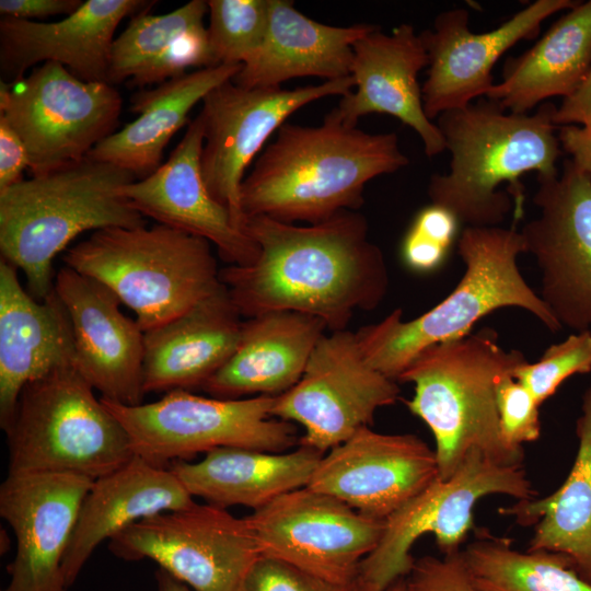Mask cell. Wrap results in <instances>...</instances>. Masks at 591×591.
<instances>
[{"instance_id":"1","label":"cell","mask_w":591,"mask_h":591,"mask_svg":"<svg viewBox=\"0 0 591 591\" xmlns=\"http://www.w3.org/2000/svg\"><path fill=\"white\" fill-rule=\"evenodd\" d=\"M243 230L256 243L257 258L220 269L242 316L293 311L336 332L347 329L356 311L375 309L387 292L384 255L356 210L304 225L251 216Z\"/></svg>"},{"instance_id":"2","label":"cell","mask_w":591,"mask_h":591,"mask_svg":"<svg viewBox=\"0 0 591 591\" xmlns=\"http://www.w3.org/2000/svg\"><path fill=\"white\" fill-rule=\"evenodd\" d=\"M409 163L395 132L345 124L335 108L318 126L285 123L241 185L244 216L306 224L363 204L364 186Z\"/></svg>"},{"instance_id":"3","label":"cell","mask_w":591,"mask_h":591,"mask_svg":"<svg viewBox=\"0 0 591 591\" xmlns=\"http://www.w3.org/2000/svg\"><path fill=\"white\" fill-rule=\"evenodd\" d=\"M557 107L543 103L531 115L503 109L480 97L438 117L437 126L451 152L450 171L433 174L428 184L432 204L449 209L465 227H499L512 208L500 190L508 182L535 171L556 174L560 155L554 116Z\"/></svg>"},{"instance_id":"4","label":"cell","mask_w":591,"mask_h":591,"mask_svg":"<svg viewBox=\"0 0 591 591\" xmlns=\"http://www.w3.org/2000/svg\"><path fill=\"white\" fill-rule=\"evenodd\" d=\"M525 362L520 350L502 348L496 331L483 328L427 347L399 374L397 382L414 384L405 404L432 432L440 478H450L472 451L523 466V449L501 438L496 384Z\"/></svg>"},{"instance_id":"5","label":"cell","mask_w":591,"mask_h":591,"mask_svg":"<svg viewBox=\"0 0 591 591\" xmlns=\"http://www.w3.org/2000/svg\"><path fill=\"white\" fill-rule=\"evenodd\" d=\"M136 179L88 155L0 192L1 258L23 270L33 298L53 291V260L82 232L146 225L119 193Z\"/></svg>"},{"instance_id":"6","label":"cell","mask_w":591,"mask_h":591,"mask_svg":"<svg viewBox=\"0 0 591 591\" xmlns=\"http://www.w3.org/2000/svg\"><path fill=\"white\" fill-rule=\"evenodd\" d=\"M457 253L465 270L441 302L410 321H404L396 309L356 332L371 367L396 381L420 351L468 335L476 322L501 308L523 309L553 333L563 328L520 273L518 257L525 253L520 232L465 227Z\"/></svg>"},{"instance_id":"7","label":"cell","mask_w":591,"mask_h":591,"mask_svg":"<svg viewBox=\"0 0 591 591\" xmlns=\"http://www.w3.org/2000/svg\"><path fill=\"white\" fill-rule=\"evenodd\" d=\"M136 313L143 332L185 313L222 286L210 242L158 223L96 230L63 256Z\"/></svg>"},{"instance_id":"8","label":"cell","mask_w":591,"mask_h":591,"mask_svg":"<svg viewBox=\"0 0 591 591\" xmlns=\"http://www.w3.org/2000/svg\"><path fill=\"white\" fill-rule=\"evenodd\" d=\"M74 364L22 390L4 431L8 474L61 473L97 479L134 455L121 424L96 398Z\"/></svg>"},{"instance_id":"9","label":"cell","mask_w":591,"mask_h":591,"mask_svg":"<svg viewBox=\"0 0 591 591\" xmlns=\"http://www.w3.org/2000/svg\"><path fill=\"white\" fill-rule=\"evenodd\" d=\"M101 401L124 427L132 452L163 467L219 448L286 452L300 440L291 422L271 415L275 396L227 399L174 390L147 404Z\"/></svg>"},{"instance_id":"10","label":"cell","mask_w":591,"mask_h":591,"mask_svg":"<svg viewBox=\"0 0 591 591\" xmlns=\"http://www.w3.org/2000/svg\"><path fill=\"white\" fill-rule=\"evenodd\" d=\"M518 500L535 498L523 466H503L470 452L448 479L438 478L385 520L375 548L359 566L361 591H386L405 578L415 561L410 551L426 534L433 535L443 555L460 552L474 529V508L489 495Z\"/></svg>"},{"instance_id":"11","label":"cell","mask_w":591,"mask_h":591,"mask_svg":"<svg viewBox=\"0 0 591 591\" xmlns=\"http://www.w3.org/2000/svg\"><path fill=\"white\" fill-rule=\"evenodd\" d=\"M121 106L114 85L83 81L53 61L0 84V116L24 142L32 175L88 157L115 132Z\"/></svg>"},{"instance_id":"12","label":"cell","mask_w":591,"mask_h":591,"mask_svg":"<svg viewBox=\"0 0 591 591\" xmlns=\"http://www.w3.org/2000/svg\"><path fill=\"white\" fill-rule=\"evenodd\" d=\"M108 548L124 560L151 559L194 591H239L260 556L245 518L196 502L135 522Z\"/></svg>"},{"instance_id":"13","label":"cell","mask_w":591,"mask_h":591,"mask_svg":"<svg viewBox=\"0 0 591 591\" xmlns=\"http://www.w3.org/2000/svg\"><path fill=\"white\" fill-rule=\"evenodd\" d=\"M398 396L397 382L368 363L356 333L341 329L320 338L299 382L275 396L271 415L301 425L300 445L324 454Z\"/></svg>"},{"instance_id":"14","label":"cell","mask_w":591,"mask_h":591,"mask_svg":"<svg viewBox=\"0 0 591 591\" xmlns=\"http://www.w3.org/2000/svg\"><path fill=\"white\" fill-rule=\"evenodd\" d=\"M351 76L292 90L243 88L232 79L212 89L201 101L204 124L201 172L211 196L224 206L234 225L244 232L241 185L244 173L268 138L289 116L316 100L351 92Z\"/></svg>"},{"instance_id":"15","label":"cell","mask_w":591,"mask_h":591,"mask_svg":"<svg viewBox=\"0 0 591 591\" xmlns=\"http://www.w3.org/2000/svg\"><path fill=\"white\" fill-rule=\"evenodd\" d=\"M244 518L260 556L337 583L356 580L385 525V520L309 487L289 491Z\"/></svg>"},{"instance_id":"16","label":"cell","mask_w":591,"mask_h":591,"mask_svg":"<svg viewBox=\"0 0 591 591\" xmlns=\"http://www.w3.org/2000/svg\"><path fill=\"white\" fill-rule=\"evenodd\" d=\"M540 216L520 231L541 273L546 308L575 332L591 329V177L571 160L563 172L537 175Z\"/></svg>"},{"instance_id":"17","label":"cell","mask_w":591,"mask_h":591,"mask_svg":"<svg viewBox=\"0 0 591 591\" xmlns=\"http://www.w3.org/2000/svg\"><path fill=\"white\" fill-rule=\"evenodd\" d=\"M439 477L436 452L422 439L367 426L322 455L306 487L386 520Z\"/></svg>"},{"instance_id":"18","label":"cell","mask_w":591,"mask_h":591,"mask_svg":"<svg viewBox=\"0 0 591 591\" xmlns=\"http://www.w3.org/2000/svg\"><path fill=\"white\" fill-rule=\"evenodd\" d=\"M571 0H537L495 30L476 34L468 28V11L453 9L437 15L433 26L420 33L429 65L421 86L430 120L485 97L495 84L491 70L513 45L535 38L541 24L554 13L570 10Z\"/></svg>"},{"instance_id":"19","label":"cell","mask_w":591,"mask_h":591,"mask_svg":"<svg viewBox=\"0 0 591 591\" xmlns=\"http://www.w3.org/2000/svg\"><path fill=\"white\" fill-rule=\"evenodd\" d=\"M92 484L74 474H8L0 486V515L14 532L16 553L1 591H67L61 565Z\"/></svg>"},{"instance_id":"20","label":"cell","mask_w":591,"mask_h":591,"mask_svg":"<svg viewBox=\"0 0 591 591\" xmlns=\"http://www.w3.org/2000/svg\"><path fill=\"white\" fill-rule=\"evenodd\" d=\"M73 334L74 367L104 399L139 405L143 390V331L120 310L105 285L68 266L55 279Z\"/></svg>"},{"instance_id":"21","label":"cell","mask_w":591,"mask_h":591,"mask_svg":"<svg viewBox=\"0 0 591 591\" xmlns=\"http://www.w3.org/2000/svg\"><path fill=\"white\" fill-rule=\"evenodd\" d=\"M204 138L198 114L169 159L149 176L123 186L119 193L143 217L207 240L231 265L248 266L257 258L258 247L209 193L201 172Z\"/></svg>"},{"instance_id":"22","label":"cell","mask_w":591,"mask_h":591,"mask_svg":"<svg viewBox=\"0 0 591 591\" xmlns=\"http://www.w3.org/2000/svg\"><path fill=\"white\" fill-rule=\"evenodd\" d=\"M154 3L157 1L88 0L72 14L48 23L2 18L1 76L8 83L14 82L37 63L53 61L83 81L108 83L117 26L125 18L150 10Z\"/></svg>"},{"instance_id":"23","label":"cell","mask_w":591,"mask_h":591,"mask_svg":"<svg viewBox=\"0 0 591 591\" xmlns=\"http://www.w3.org/2000/svg\"><path fill=\"white\" fill-rule=\"evenodd\" d=\"M350 76L355 91L341 96L335 108L340 119L357 126L360 117L387 114L413 128L432 158L445 150L437 124L424 109L418 73L429 65L422 37L410 24H401L391 34L378 26L352 46Z\"/></svg>"},{"instance_id":"24","label":"cell","mask_w":591,"mask_h":591,"mask_svg":"<svg viewBox=\"0 0 591 591\" xmlns=\"http://www.w3.org/2000/svg\"><path fill=\"white\" fill-rule=\"evenodd\" d=\"M74 364L67 310L53 289L42 301L21 286L18 268L0 259V426H10L22 390L63 366Z\"/></svg>"},{"instance_id":"25","label":"cell","mask_w":591,"mask_h":591,"mask_svg":"<svg viewBox=\"0 0 591 591\" xmlns=\"http://www.w3.org/2000/svg\"><path fill=\"white\" fill-rule=\"evenodd\" d=\"M242 315L227 287L165 324L143 332V390L202 387L234 352Z\"/></svg>"},{"instance_id":"26","label":"cell","mask_w":591,"mask_h":591,"mask_svg":"<svg viewBox=\"0 0 591 591\" xmlns=\"http://www.w3.org/2000/svg\"><path fill=\"white\" fill-rule=\"evenodd\" d=\"M195 503L176 475L134 455L118 470L93 480L66 549L61 571L68 589L94 549L135 522Z\"/></svg>"},{"instance_id":"27","label":"cell","mask_w":591,"mask_h":591,"mask_svg":"<svg viewBox=\"0 0 591 591\" xmlns=\"http://www.w3.org/2000/svg\"><path fill=\"white\" fill-rule=\"evenodd\" d=\"M325 329L322 320L293 311L250 317L230 359L201 389L227 399L278 396L299 382Z\"/></svg>"},{"instance_id":"28","label":"cell","mask_w":591,"mask_h":591,"mask_svg":"<svg viewBox=\"0 0 591 591\" xmlns=\"http://www.w3.org/2000/svg\"><path fill=\"white\" fill-rule=\"evenodd\" d=\"M375 25L347 27L314 21L288 0H269L265 38L232 81L243 88H279L285 81L317 77L326 81L350 76L352 46Z\"/></svg>"},{"instance_id":"29","label":"cell","mask_w":591,"mask_h":591,"mask_svg":"<svg viewBox=\"0 0 591 591\" xmlns=\"http://www.w3.org/2000/svg\"><path fill=\"white\" fill-rule=\"evenodd\" d=\"M322 455L304 445L290 452L219 448L196 463L177 461L169 468L193 497L222 508L244 506L254 511L306 487Z\"/></svg>"},{"instance_id":"30","label":"cell","mask_w":591,"mask_h":591,"mask_svg":"<svg viewBox=\"0 0 591 591\" xmlns=\"http://www.w3.org/2000/svg\"><path fill=\"white\" fill-rule=\"evenodd\" d=\"M242 65H218L187 72L141 90L130 99L138 117L101 141L89 157L115 164L137 179L152 174L172 137L185 125L192 108L215 88L233 79Z\"/></svg>"},{"instance_id":"31","label":"cell","mask_w":591,"mask_h":591,"mask_svg":"<svg viewBox=\"0 0 591 591\" xmlns=\"http://www.w3.org/2000/svg\"><path fill=\"white\" fill-rule=\"evenodd\" d=\"M206 13L207 1L192 0L164 14L144 10L134 15L114 39L108 83L129 79L132 86L160 84L187 73L190 67L218 66L204 24Z\"/></svg>"},{"instance_id":"32","label":"cell","mask_w":591,"mask_h":591,"mask_svg":"<svg viewBox=\"0 0 591 591\" xmlns=\"http://www.w3.org/2000/svg\"><path fill=\"white\" fill-rule=\"evenodd\" d=\"M591 68V0L578 2L529 50L506 60L487 92L503 109L526 114L553 96H571Z\"/></svg>"},{"instance_id":"33","label":"cell","mask_w":591,"mask_h":591,"mask_svg":"<svg viewBox=\"0 0 591 591\" xmlns=\"http://www.w3.org/2000/svg\"><path fill=\"white\" fill-rule=\"evenodd\" d=\"M576 431L578 451L563 485L544 498L519 500L499 512L513 517L520 525L535 524L529 551L566 556L578 575L591 583V383Z\"/></svg>"},{"instance_id":"34","label":"cell","mask_w":591,"mask_h":591,"mask_svg":"<svg viewBox=\"0 0 591 591\" xmlns=\"http://www.w3.org/2000/svg\"><path fill=\"white\" fill-rule=\"evenodd\" d=\"M461 554L479 591H591V583L558 553L519 552L510 540L483 533Z\"/></svg>"},{"instance_id":"35","label":"cell","mask_w":591,"mask_h":591,"mask_svg":"<svg viewBox=\"0 0 591 591\" xmlns=\"http://www.w3.org/2000/svg\"><path fill=\"white\" fill-rule=\"evenodd\" d=\"M207 4V32L216 63L243 65L265 38L269 0H208Z\"/></svg>"},{"instance_id":"36","label":"cell","mask_w":591,"mask_h":591,"mask_svg":"<svg viewBox=\"0 0 591 591\" xmlns=\"http://www.w3.org/2000/svg\"><path fill=\"white\" fill-rule=\"evenodd\" d=\"M591 372V331L576 332L551 345L538 361H529L513 372L538 405L553 396L570 376Z\"/></svg>"},{"instance_id":"37","label":"cell","mask_w":591,"mask_h":591,"mask_svg":"<svg viewBox=\"0 0 591 591\" xmlns=\"http://www.w3.org/2000/svg\"><path fill=\"white\" fill-rule=\"evenodd\" d=\"M459 225V219L440 205L431 202L421 208L402 242L405 266L419 274L438 269L457 241Z\"/></svg>"},{"instance_id":"38","label":"cell","mask_w":591,"mask_h":591,"mask_svg":"<svg viewBox=\"0 0 591 591\" xmlns=\"http://www.w3.org/2000/svg\"><path fill=\"white\" fill-rule=\"evenodd\" d=\"M496 405L501 438L513 449L538 439L541 421L532 393L512 374L501 376L496 384Z\"/></svg>"},{"instance_id":"39","label":"cell","mask_w":591,"mask_h":591,"mask_svg":"<svg viewBox=\"0 0 591 591\" xmlns=\"http://www.w3.org/2000/svg\"><path fill=\"white\" fill-rule=\"evenodd\" d=\"M239 591H361L357 580L337 583L285 561L259 556L245 575Z\"/></svg>"},{"instance_id":"40","label":"cell","mask_w":591,"mask_h":591,"mask_svg":"<svg viewBox=\"0 0 591 591\" xmlns=\"http://www.w3.org/2000/svg\"><path fill=\"white\" fill-rule=\"evenodd\" d=\"M405 591H479L466 569L461 551L442 557L415 559L404 578Z\"/></svg>"},{"instance_id":"41","label":"cell","mask_w":591,"mask_h":591,"mask_svg":"<svg viewBox=\"0 0 591 591\" xmlns=\"http://www.w3.org/2000/svg\"><path fill=\"white\" fill-rule=\"evenodd\" d=\"M28 167L30 161L24 142L0 116V192L23 181L22 174Z\"/></svg>"},{"instance_id":"42","label":"cell","mask_w":591,"mask_h":591,"mask_svg":"<svg viewBox=\"0 0 591 591\" xmlns=\"http://www.w3.org/2000/svg\"><path fill=\"white\" fill-rule=\"evenodd\" d=\"M81 0H1L0 13L3 18L28 20L32 18H48L76 12Z\"/></svg>"},{"instance_id":"43","label":"cell","mask_w":591,"mask_h":591,"mask_svg":"<svg viewBox=\"0 0 591 591\" xmlns=\"http://www.w3.org/2000/svg\"><path fill=\"white\" fill-rule=\"evenodd\" d=\"M554 123L591 127V68L580 88L556 109Z\"/></svg>"},{"instance_id":"44","label":"cell","mask_w":591,"mask_h":591,"mask_svg":"<svg viewBox=\"0 0 591 591\" xmlns=\"http://www.w3.org/2000/svg\"><path fill=\"white\" fill-rule=\"evenodd\" d=\"M558 139L571 161L591 177V127L559 126Z\"/></svg>"},{"instance_id":"45","label":"cell","mask_w":591,"mask_h":591,"mask_svg":"<svg viewBox=\"0 0 591 591\" xmlns=\"http://www.w3.org/2000/svg\"><path fill=\"white\" fill-rule=\"evenodd\" d=\"M155 579L158 591H194L187 584L177 580L161 568L155 571Z\"/></svg>"},{"instance_id":"46","label":"cell","mask_w":591,"mask_h":591,"mask_svg":"<svg viewBox=\"0 0 591 591\" xmlns=\"http://www.w3.org/2000/svg\"><path fill=\"white\" fill-rule=\"evenodd\" d=\"M386 591H405V580H404V578L396 581Z\"/></svg>"}]
</instances>
